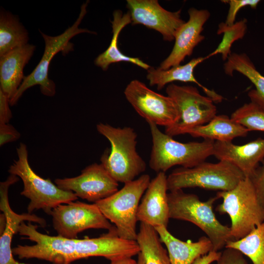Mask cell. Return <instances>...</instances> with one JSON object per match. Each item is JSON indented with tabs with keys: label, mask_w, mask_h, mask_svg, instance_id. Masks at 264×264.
I'll return each instance as SVG.
<instances>
[{
	"label": "cell",
	"mask_w": 264,
	"mask_h": 264,
	"mask_svg": "<svg viewBox=\"0 0 264 264\" xmlns=\"http://www.w3.org/2000/svg\"><path fill=\"white\" fill-rule=\"evenodd\" d=\"M96 129L110 142L111 148L105 151L100 161L115 180L125 184L145 171L146 164L137 152V135L133 128L99 123Z\"/></svg>",
	"instance_id": "6da1fadb"
},
{
	"label": "cell",
	"mask_w": 264,
	"mask_h": 264,
	"mask_svg": "<svg viewBox=\"0 0 264 264\" xmlns=\"http://www.w3.org/2000/svg\"><path fill=\"white\" fill-rule=\"evenodd\" d=\"M217 199L216 196L202 201L196 195L182 190L168 193L170 219L187 221L199 227L211 242L215 251L234 241L230 227L220 223L213 211V204Z\"/></svg>",
	"instance_id": "7a4b0ae2"
},
{
	"label": "cell",
	"mask_w": 264,
	"mask_h": 264,
	"mask_svg": "<svg viewBox=\"0 0 264 264\" xmlns=\"http://www.w3.org/2000/svg\"><path fill=\"white\" fill-rule=\"evenodd\" d=\"M16 152L18 158L10 166L8 171L22 181L23 189L21 195L30 200L27 206L28 213L42 209L50 215L52 210L58 205L78 199L74 193L60 189L49 178L41 177L32 170L25 144L20 143Z\"/></svg>",
	"instance_id": "3957f363"
},
{
	"label": "cell",
	"mask_w": 264,
	"mask_h": 264,
	"mask_svg": "<svg viewBox=\"0 0 264 264\" xmlns=\"http://www.w3.org/2000/svg\"><path fill=\"white\" fill-rule=\"evenodd\" d=\"M148 124L153 143L149 166L157 173L176 165L192 168L213 155L214 141L181 143L162 132L155 124Z\"/></svg>",
	"instance_id": "277c9868"
},
{
	"label": "cell",
	"mask_w": 264,
	"mask_h": 264,
	"mask_svg": "<svg viewBox=\"0 0 264 264\" xmlns=\"http://www.w3.org/2000/svg\"><path fill=\"white\" fill-rule=\"evenodd\" d=\"M216 197L222 199L217 207V211L230 217L234 240L244 237L264 222V208L248 177L243 178L230 190L218 191Z\"/></svg>",
	"instance_id": "5b68a950"
},
{
	"label": "cell",
	"mask_w": 264,
	"mask_h": 264,
	"mask_svg": "<svg viewBox=\"0 0 264 264\" xmlns=\"http://www.w3.org/2000/svg\"><path fill=\"white\" fill-rule=\"evenodd\" d=\"M151 181L148 174L124 184L119 190L96 202L105 217L114 224L119 237L136 241L140 200Z\"/></svg>",
	"instance_id": "8992f818"
},
{
	"label": "cell",
	"mask_w": 264,
	"mask_h": 264,
	"mask_svg": "<svg viewBox=\"0 0 264 264\" xmlns=\"http://www.w3.org/2000/svg\"><path fill=\"white\" fill-rule=\"evenodd\" d=\"M245 177L232 163L219 160L217 163L204 161L192 168H176L167 176V182L170 192L195 187L227 191Z\"/></svg>",
	"instance_id": "52a82bcc"
},
{
	"label": "cell",
	"mask_w": 264,
	"mask_h": 264,
	"mask_svg": "<svg viewBox=\"0 0 264 264\" xmlns=\"http://www.w3.org/2000/svg\"><path fill=\"white\" fill-rule=\"evenodd\" d=\"M88 3V1H87L81 5L80 12L76 21L61 34L50 36L40 31L45 43L43 55L33 71L24 77L17 92L9 100L10 106L15 105L25 90L35 85L40 86L41 93L44 95L50 97L55 95V84L48 78V75L52 59L59 52L65 54L73 50V44L69 41L75 35L83 33L96 34L87 29L79 28V25L87 13Z\"/></svg>",
	"instance_id": "ba28073f"
},
{
	"label": "cell",
	"mask_w": 264,
	"mask_h": 264,
	"mask_svg": "<svg viewBox=\"0 0 264 264\" xmlns=\"http://www.w3.org/2000/svg\"><path fill=\"white\" fill-rule=\"evenodd\" d=\"M166 92L171 97L178 111V118L165 133L170 136L188 133L192 129L208 123L217 113V107L210 97L200 93L196 87L178 86L172 83Z\"/></svg>",
	"instance_id": "9c48e42d"
},
{
	"label": "cell",
	"mask_w": 264,
	"mask_h": 264,
	"mask_svg": "<svg viewBox=\"0 0 264 264\" xmlns=\"http://www.w3.org/2000/svg\"><path fill=\"white\" fill-rule=\"evenodd\" d=\"M38 225L30 222H22L17 233L22 239L35 242L32 245H18L12 248L13 255L20 259H38L48 261L52 264H71L77 260V239H69L60 236H51L39 232Z\"/></svg>",
	"instance_id": "30bf717a"
},
{
	"label": "cell",
	"mask_w": 264,
	"mask_h": 264,
	"mask_svg": "<svg viewBox=\"0 0 264 264\" xmlns=\"http://www.w3.org/2000/svg\"><path fill=\"white\" fill-rule=\"evenodd\" d=\"M50 215L58 235L69 239H77L79 233L88 229L109 230L114 227L95 203L74 201L62 204Z\"/></svg>",
	"instance_id": "8fae6325"
},
{
	"label": "cell",
	"mask_w": 264,
	"mask_h": 264,
	"mask_svg": "<svg viewBox=\"0 0 264 264\" xmlns=\"http://www.w3.org/2000/svg\"><path fill=\"white\" fill-rule=\"evenodd\" d=\"M124 93L134 110L148 123L166 128L178 118L177 108L171 97L155 92L138 80L131 81Z\"/></svg>",
	"instance_id": "7c38bea8"
},
{
	"label": "cell",
	"mask_w": 264,
	"mask_h": 264,
	"mask_svg": "<svg viewBox=\"0 0 264 264\" xmlns=\"http://www.w3.org/2000/svg\"><path fill=\"white\" fill-rule=\"evenodd\" d=\"M54 182L60 189L72 192L78 198L93 203L110 197L118 190V182L101 163H94L88 165L75 177L56 178Z\"/></svg>",
	"instance_id": "4fadbf2b"
},
{
	"label": "cell",
	"mask_w": 264,
	"mask_h": 264,
	"mask_svg": "<svg viewBox=\"0 0 264 264\" xmlns=\"http://www.w3.org/2000/svg\"><path fill=\"white\" fill-rule=\"evenodd\" d=\"M132 23L142 24L160 33L165 41L175 40L176 33L185 22L181 10L171 12L163 8L157 0H127Z\"/></svg>",
	"instance_id": "5bb4252c"
},
{
	"label": "cell",
	"mask_w": 264,
	"mask_h": 264,
	"mask_svg": "<svg viewBox=\"0 0 264 264\" xmlns=\"http://www.w3.org/2000/svg\"><path fill=\"white\" fill-rule=\"evenodd\" d=\"M189 20L177 30L175 36V44L169 56L158 67L165 70L180 65L186 57L191 56L194 48L204 39L201 35L203 26L210 17L206 9L191 8L188 10Z\"/></svg>",
	"instance_id": "9a60e30c"
},
{
	"label": "cell",
	"mask_w": 264,
	"mask_h": 264,
	"mask_svg": "<svg viewBox=\"0 0 264 264\" xmlns=\"http://www.w3.org/2000/svg\"><path fill=\"white\" fill-rule=\"evenodd\" d=\"M20 178L10 175L0 183V210L6 219V224L3 233L0 235V264H19L13 257L11 242L14 235L17 233L20 224L25 221L38 223L42 227L46 225V220L35 214H18L11 208L8 199V190L11 185L16 183Z\"/></svg>",
	"instance_id": "2e32d148"
},
{
	"label": "cell",
	"mask_w": 264,
	"mask_h": 264,
	"mask_svg": "<svg viewBox=\"0 0 264 264\" xmlns=\"http://www.w3.org/2000/svg\"><path fill=\"white\" fill-rule=\"evenodd\" d=\"M167 176L160 172L151 180L138 206L137 219L154 228H167L169 217Z\"/></svg>",
	"instance_id": "e0dca14e"
},
{
	"label": "cell",
	"mask_w": 264,
	"mask_h": 264,
	"mask_svg": "<svg viewBox=\"0 0 264 264\" xmlns=\"http://www.w3.org/2000/svg\"><path fill=\"white\" fill-rule=\"evenodd\" d=\"M213 155L232 163L248 177L264 161V138L259 137L242 145L232 141H215Z\"/></svg>",
	"instance_id": "ac0fdd59"
},
{
	"label": "cell",
	"mask_w": 264,
	"mask_h": 264,
	"mask_svg": "<svg viewBox=\"0 0 264 264\" xmlns=\"http://www.w3.org/2000/svg\"><path fill=\"white\" fill-rule=\"evenodd\" d=\"M36 46L27 44L0 57L1 89L9 100L15 95L25 76L23 68L33 56Z\"/></svg>",
	"instance_id": "d6986e66"
},
{
	"label": "cell",
	"mask_w": 264,
	"mask_h": 264,
	"mask_svg": "<svg viewBox=\"0 0 264 264\" xmlns=\"http://www.w3.org/2000/svg\"><path fill=\"white\" fill-rule=\"evenodd\" d=\"M166 248L171 264H193L198 258L213 250V245L206 236L196 242H184L174 237L167 228H154Z\"/></svg>",
	"instance_id": "ffe728a7"
},
{
	"label": "cell",
	"mask_w": 264,
	"mask_h": 264,
	"mask_svg": "<svg viewBox=\"0 0 264 264\" xmlns=\"http://www.w3.org/2000/svg\"><path fill=\"white\" fill-rule=\"evenodd\" d=\"M206 59V57H198L192 59L184 65H180L165 70L151 67L147 70V79L150 85L156 86L158 90L162 89L167 84L174 81L194 83L200 87L207 96L211 98L214 103L221 102L223 97L214 90L209 89L201 85L194 75L195 67Z\"/></svg>",
	"instance_id": "44dd1931"
},
{
	"label": "cell",
	"mask_w": 264,
	"mask_h": 264,
	"mask_svg": "<svg viewBox=\"0 0 264 264\" xmlns=\"http://www.w3.org/2000/svg\"><path fill=\"white\" fill-rule=\"evenodd\" d=\"M113 20L110 21L113 34L110 43L108 48L96 58L94 60L95 65L103 70H107L111 64L127 62L148 70L151 67L148 64L138 58L124 55L117 46L118 38L120 32L126 26L132 23L130 12L123 14L121 10H115L113 13Z\"/></svg>",
	"instance_id": "7402d4cb"
},
{
	"label": "cell",
	"mask_w": 264,
	"mask_h": 264,
	"mask_svg": "<svg viewBox=\"0 0 264 264\" xmlns=\"http://www.w3.org/2000/svg\"><path fill=\"white\" fill-rule=\"evenodd\" d=\"M248 132L231 117L221 114L216 115L206 124L192 129L188 134L214 141L231 142L235 138L246 136Z\"/></svg>",
	"instance_id": "603a6c76"
},
{
	"label": "cell",
	"mask_w": 264,
	"mask_h": 264,
	"mask_svg": "<svg viewBox=\"0 0 264 264\" xmlns=\"http://www.w3.org/2000/svg\"><path fill=\"white\" fill-rule=\"evenodd\" d=\"M224 71L230 76L237 71L247 78L255 88L248 93L250 102L264 110V76L257 70L245 53H232L224 64Z\"/></svg>",
	"instance_id": "cb8c5ba5"
},
{
	"label": "cell",
	"mask_w": 264,
	"mask_h": 264,
	"mask_svg": "<svg viewBox=\"0 0 264 264\" xmlns=\"http://www.w3.org/2000/svg\"><path fill=\"white\" fill-rule=\"evenodd\" d=\"M28 34L15 16L1 11L0 15V57L28 44Z\"/></svg>",
	"instance_id": "d4e9b609"
},
{
	"label": "cell",
	"mask_w": 264,
	"mask_h": 264,
	"mask_svg": "<svg viewBox=\"0 0 264 264\" xmlns=\"http://www.w3.org/2000/svg\"><path fill=\"white\" fill-rule=\"evenodd\" d=\"M145 264H171L167 250L155 229L148 224L140 222L136 238Z\"/></svg>",
	"instance_id": "484cf974"
},
{
	"label": "cell",
	"mask_w": 264,
	"mask_h": 264,
	"mask_svg": "<svg viewBox=\"0 0 264 264\" xmlns=\"http://www.w3.org/2000/svg\"><path fill=\"white\" fill-rule=\"evenodd\" d=\"M225 248L239 250L248 257L253 264H264V222L244 237L228 242Z\"/></svg>",
	"instance_id": "4316f807"
},
{
	"label": "cell",
	"mask_w": 264,
	"mask_h": 264,
	"mask_svg": "<svg viewBox=\"0 0 264 264\" xmlns=\"http://www.w3.org/2000/svg\"><path fill=\"white\" fill-rule=\"evenodd\" d=\"M247 20L245 18L235 22L231 25H227L224 22H220L218 25L217 33L223 34L221 41L216 49L206 56L208 59L218 54L221 55L223 61H226L232 54L231 46L236 41L242 39L247 31Z\"/></svg>",
	"instance_id": "83f0119b"
},
{
	"label": "cell",
	"mask_w": 264,
	"mask_h": 264,
	"mask_svg": "<svg viewBox=\"0 0 264 264\" xmlns=\"http://www.w3.org/2000/svg\"><path fill=\"white\" fill-rule=\"evenodd\" d=\"M230 117L249 132H264V110L254 103L243 104L235 110Z\"/></svg>",
	"instance_id": "f1b7e54d"
},
{
	"label": "cell",
	"mask_w": 264,
	"mask_h": 264,
	"mask_svg": "<svg viewBox=\"0 0 264 264\" xmlns=\"http://www.w3.org/2000/svg\"><path fill=\"white\" fill-rule=\"evenodd\" d=\"M229 4L228 11L225 23L228 25L233 24L235 22L236 15L242 7L249 6L252 9H256L260 0H222Z\"/></svg>",
	"instance_id": "f546056e"
},
{
	"label": "cell",
	"mask_w": 264,
	"mask_h": 264,
	"mask_svg": "<svg viewBox=\"0 0 264 264\" xmlns=\"http://www.w3.org/2000/svg\"><path fill=\"white\" fill-rule=\"evenodd\" d=\"M248 177L253 186L257 197L264 208V161Z\"/></svg>",
	"instance_id": "4dcf8cb0"
},
{
	"label": "cell",
	"mask_w": 264,
	"mask_h": 264,
	"mask_svg": "<svg viewBox=\"0 0 264 264\" xmlns=\"http://www.w3.org/2000/svg\"><path fill=\"white\" fill-rule=\"evenodd\" d=\"M216 262V264H247L244 255L232 248H225Z\"/></svg>",
	"instance_id": "1f68e13d"
},
{
	"label": "cell",
	"mask_w": 264,
	"mask_h": 264,
	"mask_svg": "<svg viewBox=\"0 0 264 264\" xmlns=\"http://www.w3.org/2000/svg\"><path fill=\"white\" fill-rule=\"evenodd\" d=\"M20 133L11 124L0 125V146L18 140Z\"/></svg>",
	"instance_id": "d6a6232c"
},
{
	"label": "cell",
	"mask_w": 264,
	"mask_h": 264,
	"mask_svg": "<svg viewBox=\"0 0 264 264\" xmlns=\"http://www.w3.org/2000/svg\"><path fill=\"white\" fill-rule=\"evenodd\" d=\"M9 106L8 96L0 89V125L9 123L12 117Z\"/></svg>",
	"instance_id": "836d02e7"
},
{
	"label": "cell",
	"mask_w": 264,
	"mask_h": 264,
	"mask_svg": "<svg viewBox=\"0 0 264 264\" xmlns=\"http://www.w3.org/2000/svg\"><path fill=\"white\" fill-rule=\"evenodd\" d=\"M221 252L211 251L208 254L197 259L193 264H211L219 258Z\"/></svg>",
	"instance_id": "e575fe53"
},
{
	"label": "cell",
	"mask_w": 264,
	"mask_h": 264,
	"mask_svg": "<svg viewBox=\"0 0 264 264\" xmlns=\"http://www.w3.org/2000/svg\"><path fill=\"white\" fill-rule=\"evenodd\" d=\"M137 262L132 257H127L110 261V264H137Z\"/></svg>",
	"instance_id": "d590c367"
},
{
	"label": "cell",
	"mask_w": 264,
	"mask_h": 264,
	"mask_svg": "<svg viewBox=\"0 0 264 264\" xmlns=\"http://www.w3.org/2000/svg\"><path fill=\"white\" fill-rule=\"evenodd\" d=\"M6 224V219L3 213L0 215V235L4 231Z\"/></svg>",
	"instance_id": "8d00e7d4"
},
{
	"label": "cell",
	"mask_w": 264,
	"mask_h": 264,
	"mask_svg": "<svg viewBox=\"0 0 264 264\" xmlns=\"http://www.w3.org/2000/svg\"><path fill=\"white\" fill-rule=\"evenodd\" d=\"M137 262V264H145L144 260L143 255L141 252H140L138 254V259Z\"/></svg>",
	"instance_id": "74e56055"
},
{
	"label": "cell",
	"mask_w": 264,
	"mask_h": 264,
	"mask_svg": "<svg viewBox=\"0 0 264 264\" xmlns=\"http://www.w3.org/2000/svg\"></svg>",
	"instance_id": "f35d334b"
}]
</instances>
